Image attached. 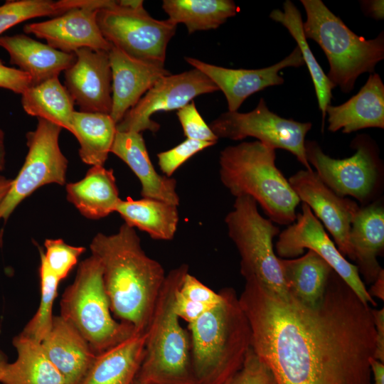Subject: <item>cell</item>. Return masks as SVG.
<instances>
[{"label":"cell","instance_id":"34","mask_svg":"<svg viewBox=\"0 0 384 384\" xmlns=\"http://www.w3.org/2000/svg\"><path fill=\"white\" fill-rule=\"evenodd\" d=\"M221 299L220 292H215L187 272L175 294L174 311L189 324L218 304Z\"/></svg>","mask_w":384,"mask_h":384},{"label":"cell","instance_id":"39","mask_svg":"<svg viewBox=\"0 0 384 384\" xmlns=\"http://www.w3.org/2000/svg\"><path fill=\"white\" fill-rule=\"evenodd\" d=\"M176 114L186 139L217 143L218 138L203 120L193 100L178 110Z\"/></svg>","mask_w":384,"mask_h":384},{"label":"cell","instance_id":"2","mask_svg":"<svg viewBox=\"0 0 384 384\" xmlns=\"http://www.w3.org/2000/svg\"><path fill=\"white\" fill-rule=\"evenodd\" d=\"M90 247L101 265L112 314L145 332L165 281L162 265L145 253L134 228L126 223L115 234L97 233Z\"/></svg>","mask_w":384,"mask_h":384},{"label":"cell","instance_id":"24","mask_svg":"<svg viewBox=\"0 0 384 384\" xmlns=\"http://www.w3.org/2000/svg\"><path fill=\"white\" fill-rule=\"evenodd\" d=\"M0 47L9 53L11 64L31 78L33 85L58 77L75 60V53L60 51L24 34L0 36Z\"/></svg>","mask_w":384,"mask_h":384},{"label":"cell","instance_id":"48","mask_svg":"<svg viewBox=\"0 0 384 384\" xmlns=\"http://www.w3.org/2000/svg\"><path fill=\"white\" fill-rule=\"evenodd\" d=\"M6 362H7L6 356L1 351H0V370H1V367H2V366Z\"/></svg>","mask_w":384,"mask_h":384},{"label":"cell","instance_id":"33","mask_svg":"<svg viewBox=\"0 0 384 384\" xmlns=\"http://www.w3.org/2000/svg\"><path fill=\"white\" fill-rule=\"evenodd\" d=\"M283 9L284 11L280 9L272 10L270 14V18L284 26L297 43L304 64L308 68L314 83L319 108L322 114L323 129L324 119L326 116V110L327 106L331 105L332 90L334 89L335 86L328 79L311 50L304 33L303 21L297 7L292 1L286 0L283 4Z\"/></svg>","mask_w":384,"mask_h":384},{"label":"cell","instance_id":"8","mask_svg":"<svg viewBox=\"0 0 384 384\" xmlns=\"http://www.w3.org/2000/svg\"><path fill=\"white\" fill-rule=\"evenodd\" d=\"M225 223L240 255V273L245 279H254L271 292L288 297L279 257L273 250V239L279 228L260 213L257 203L248 196L235 198Z\"/></svg>","mask_w":384,"mask_h":384},{"label":"cell","instance_id":"49","mask_svg":"<svg viewBox=\"0 0 384 384\" xmlns=\"http://www.w3.org/2000/svg\"><path fill=\"white\" fill-rule=\"evenodd\" d=\"M4 229L3 228H1L0 229V247L2 246L3 245V241H4Z\"/></svg>","mask_w":384,"mask_h":384},{"label":"cell","instance_id":"35","mask_svg":"<svg viewBox=\"0 0 384 384\" xmlns=\"http://www.w3.org/2000/svg\"><path fill=\"white\" fill-rule=\"evenodd\" d=\"M39 274L41 280L39 306L20 334L41 343L52 326L54 317L53 306L60 281L51 273L41 257Z\"/></svg>","mask_w":384,"mask_h":384},{"label":"cell","instance_id":"3","mask_svg":"<svg viewBox=\"0 0 384 384\" xmlns=\"http://www.w3.org/2000/svg\"><path fill=\"white\" fill-rule=\"evenodd\" d=\"M219 292L220 302L188 324L196 384H230L251 347V331L234 289Z\"/></svg>","mask_w":384,"mask_h":384},{"label":"cell","instance_id":"22","mask_svg":"<svg viewBox=\"0 0 384 384\" xmlns=\"http://www.w3.org/2000/svg\"><path fill=\"white\" fill-rule=\"evenodd\" d=\"M328 129L349 134L366 128H384V84L378 73L370 75L359 92L344 103L328 105Z\"/></svg>","mask_w":384,"mask_h":384},{"label":"cell","instance_id":"37","mask_svg":"<svg viewBox=\"0 0 384 384\" xmlns=\"http://www.w3.org/2000/svg\"><path fill=\"white\" fill-rule=\"evenodd\" d=\"M44 246L46 252L41 250V257L51 273L60 281L68 277L80 256L85 251V247L70 245L62 239H46Z\"/></svg>","mask_w":384,"mask_h":384},{"label":"cell","instance_id":"7","mask_svg":"<svg viewBox=\"0 0 384 384\" xmlns=\"http://www.w3.org/2000/svg\"><path fill=\"white\" fill-rule=\"evenodd\" d=\"M60 305V316L82 336L96 353L137 332L131 325L117 321L112 316L102 267L93 255L79 264L75 279L64 290Z\"/></svg>","mask_w":384,"mask_h":384},{"label":"cell","instance_id":"11","mask_svg":"<svg viewBox=\"0 0 384 384\" xmlns=\"http://www.w3.org/2000/svg\"><path fill=\"white\" fill-rule=\"evenodd\" d=\"M209 127L218 139L238 141L250 137L274 149H284L294 155L306 170H312L305 152V137L311 123L277 115L269 110L263 98L253 110L245 113L225 112Z\"/></svg>","mask_w":384,"mask_h":384},{"label":"cell","instance_id":"6","mask_svg":"<svg viewBox=\"0 0 384 384\" xmlns=\"http://www.w3.org/2000/svg\"><path fill=\"white\" fill-rule=\"evenodd\" d=\"M306 14V38L314 41L329 63L328 79L344 93L350 92L363 73H373L384 58V32L367 40L356 35L321 0H301Z\"/></svg>","mask_w":384,"mask_h":384},{"label":"cell","instance_id":"20","mask_svg":"<svg viewBox=\"0 0 384 384\" xmlns=\"http://www.w3.org/2000/svg\"><path fill=\"white\" fill-rule=\"evenodd\" d=\"M41 344L65 384H80L97 355L82 336L60 316H54Z\"/></svg>","mask_w":384,"mask_h":384},{"label":"cell","instance_id":"10","mask_svg":"<svg viewBox=\"0 0 384 384\" xmlns=\"http://www.w3.org/2000/svg\"><path fill=\"white\" fill-rule=\"evenodd\" d=\"M61 130L58 125L38 118L36 129L26 134L28 151L0 203V220L6 222L16 208L38 188L49 183L65 184L68 161L59 146Z\"/></svg>","mask_w":384,"mask_h":384},{"label":"cell","instance_id":"36","mask_svg":"<svg viewBox=\"0 0 384 384\" xmlns=\"http://www.w3.org/2000/svg\"><path fill=\"white\" fill-rule=\"evenodd\" d=\"M66 11L65 0L7 1L0 6V36L26 20L41 16H57Z\"/></svg>","mask_w":384,"mask_h":384},{"label":"cell","instance_id":"25","mask_svg":"<svg viewBox=\"0 0 384 384\" xmlns=\"http://www.w3.org/2000/svg\"><path fill=\"white\" fill-rule=\"evenodd\" d=\"M145 340L146 331H137L97 353L80 384H132L144 358Z\"/></svg>","mask_w":384,"mask_h":384},{"label":"cell","instance_id":"44","mask_svg":"<svg viewBox=\"0 0 384 384\" xmlns=\"http://www.w3.org/2000/svg\"><path fill=\"white\" fill-rule=\"evenodd\" d=\"M370 366L373 376V383L371 384H384V363L372 357L370 358Z\"/></svg>","mask_w":384,"mask_h":384},{"label":"cell","instance_id":"13","mask_svg":"<svg viewBox=\"0 0 384 384\" xmlns=\"http://www.w3.org/2000/svg\"><path fill=\"white\" fill-rule=\"evenodd\" d=\"M312 250L323 258L363 302L376 306L369 294L356 266L348 262L330 239L322 223L308 205L302 203V211L295 221L279 234L276 252L280 258L298 257L304 249Z\"/></svg>","mask_w":384,"mask_h":384},{"label":"cell","instance_id":"5","mask_svg":"<svg viewBox=\"0 0 384 384\" xmlns=\"http://www.w3.org/2000/svg\"><path fill=\"white\" fill-rule=\"evenodd\" d=\"M187 265L166 275L146 331L144 355L135 380L146 384H196L188 331L174 311V298Z\"/></svg>","mask_w":384,"mask_h":384},{"label":"cell","instance_id":"27","mask_svg":"<svg viewBox=\"0 0 384 384\" xmlns=\"http://www.w3.org/2000/svg\"><path fill=\"white\" fill-rule=\"evenodd\" d=\"M17 358L6 362L0 370L3 384H65L64 380L51 363L41 343L20 334L13 339Z\"/></svg>","mask_w":384,"mask_h":384},{"label":"cell","instance_id":"19","mask_svg":"<svg viewBox=\"0 0 384 384\" xmlns=\"http://www.w3.org/2000/svg\"><path fill=\"white\" fill-rule=\"evenodd\" d=\"M108 56L112 100L110 115L117 124L159 80L171 73L164 65L134 59L112 45Z\"/></svg>","mask_w":384,"mask_h":384},{"label":"cell","instance_id":"43","mask_svg":"<svg viewBox=\"0 0 384 384\" xmlns=\"http://www.w3.org/2000/svg\"><path fill=\"white\" fill-rule=\"evenodd\" d=\"M361 4L364 12L369 16L382 20L384 18V1L383 0L362 1Z\"/></svg>","mask_w":384,"mask_h":384},{"label":"cell","instance_id":"1","mask_svg":"<svg viewBox=\"0 0 384 384\" xmlns=\"http://www.w3.org/2000/svg\"><path fill=\"white\" fill-rule=\"evenodd\" d=\"M251 347L277 384H371L373 308L333 270L321 301L305 305L245 280L239 297Z\"/></svg>","mask_w":384,"mask_h":384},{"label":"cell","instance_id":"26","mask_svg":"<svg viewBox=\"0 0 384 384\" xmlns=\"http://www.w3.org/2000/svg\"><path fill=\"white\" fill-rule=\"evenodd\" d=\"M66 196L87 218L98 220L115 212L119 191L112 169L93 166L79 181L65 184Z\"/></svg>","mask_w":384,"mask_h":384},{"label":"cell","instance_id":"23","mask_svg":"<svg viewBox=\"0 0 384 384\" xmlns=\"http://www.w3.org/2000/svg\"><path fill=\"white\" fill-rule=\"evenodd\" d=\"M353 261L367 284L373 283L383 270L378 257L384 248V208L380 202L359 208L350 230Z\"/></svg>","mask_w":384,"mask_h":384},{"label":"cell","instance_id":"16","mask_svg":"<svg viewBox=\"0 0 384 384\" xmlns=\"http://www.w3.org/2000/svg\"><path fill=\"white\" fill-rule=\"evenodd\" d=\"M288 181L300 201L309 206L331 233L342 255L353 260L349 234L352 221L360 208L357 203L337 195L313 170H300Z\"/></svg>","mask_w":384,"mask_h":384},{"label":"cell","instance_id":"28","mask_svg":"<svg viewBox=\"0 0 384 384\" xmlns=\"http://www.w3.org/2000/svg\"><path fill=\"white\" fill-rule=\"evenodd\" d=\"M279 262L289 294L305 305L317 304L333 271L331 266L310 250L294 259L279 257Z\"/></svg>","mask_w":384,"mask_h":384},{"label":"cell","instance_id":"9","mask_svg":"<svg viewBox=\"0 0 384 384\" xmlns=\"http://www.w3.org/2000/svg\"><path fill=\"white\" fill-rule=\"evenodd\" d=\"M97 21L104 38L127 55L164 65L167 45L177 27L170 19H155L143 6H129L120 0L99 10Z\"/></svg>","mask_w":384,"mask_h":384},{"label":"cell","instance_id":"42","mask_svg":"<svg viewBox=\"0 0 384 384\" xmlns=\"http://www.w3.org/2000/svg\"><path fill=\"white\" fill-rule=\"evenodd\" d=\"M376 330L375 350L373 358L384 363V308L372 309Z\"/></svg>","mask_w":384,"mask_h":384},{"label":"cell","instance_id":"45","mask_svg":"<svg viewBox=\"0 0 384 384\" xmlns=\"http://www.w3.org/2000/svg\"><path fill=\"white\" fill-rule=\"evenodd\" d=\"M369 294L373 297L375 296L377 298L383 300L384 299V272L381 270L379 275L373 282V284L368 291Z\"/></svg>","mask_w":384,"mask_h":384},{"label":"cell","instance_id":"17","mask_svg":"<svg viewBox=\"0 0 384 384\" xmlns=\"http://www.w3.org/2000/svg\"><path fill=\"white\" fill-rule=\"evenodd\" d=\"M64 71V86L79 111L110 114L112 71L108 52L82 48Z\"/></svg>","mask_w":384,"mask_h":384},{"label":"cell","instance_id":"15","mask_svg":"<svg viewBox=\"0 0 384 384\" xmlns=\"http://www.w3.org/2000/svg\"><path fill=\"white\" fill-rule=\"evenodd\" d=\"M70 9L45 21L26 24L23 31L46 41L52 48L74 53L82 48L108 52L112 47L97 21L99 10L112 6V0H68Z\"/></svg>","mask_w":384,"mask_h":384},{"label":"cell","instance_id":"18","mask_svg":"<svg viewBox=\"0 0 384 384\" xmlns=\"http://www.w3.org/2000/svg\"><path fill=\"white\" fill-rule=\"evenodd\" d=\"M185 60L207 75L223 92L229 112H237L243 102L252 94L267 87L283 84L284 80L279 75L282 69L305 65L297 46L281 61L260 69L226 68L191 57H186Z\"/></svg>","mask_w":384,"mask_h":384},{"label":"cell","instance_id":"41","mask_svg":"<svg viewBox=\"0 0 384 384\" xmlns=\"http://www.w3.org/2000/svg\"><path fill=\"white\" fill-rule=\"evenodd\" d=\"M32 85V79L27 73L8 67L0 60V87L22 95Z\"/></svg>","mask_w":384,"mask_h":384},{"label":"cell","instance_id":"40","mask_svg":"<svg viewBox=\"0 0 384 384\" xmlns=\"http://www.w3.org/2000/svg\"><path fill=\"white\" fill-rule=\"evenodd\" d=\"M230 384H277V383L270 368L250 347L241 368L235 374Z\"/></svg>","mask_w":384,"mask_h":384},{"label":"cell","instance_id":"4","mask_svg":"<svg viewBox=\"0 0 384 384\" xmlns=\"http://www.w3.org/2000/svg\"><path fill=\"white\" fill-rule=\"evenodd\" d=\"M275 150L257 140L225 147L219 156L220 179L235 198H252L272 222L289 225L300 200L276 166Z\"/></svg>","mask_w":384,"mask_h":384},{"label":"cell","instance_id":"38","mask_svg":"<svg viewBox=\"0 0 384 384\" xmlns=\"http://www.w3.org/2000/svg\"><path fill=\"white\" fill-rule=\"evenodd\" d=\"M215 144L213 142L186 139L174 148L157 154L160 170L164 176L171 177L173 174L191 157Z\"/></svg>","mask_w":384,"mask_h":384},{"label":"cell","instance_id":"12","mask_svg":"<svg viewBox=\"0 0 384 384\" xmlns=\"http://www.w3.org/2000/svg\"><path fill=\"white\" fill-rule=\"evenodd\" d=\"M356 152L338 159L326 155L315 141H306L309 164L321 180L341 197L351 196L363 203L373 193L379 177L378 151L366 136H358L352 143Z\"/></svg>","mask_w":384,"mask_h":384},{"label":"cell","instance_id":"46","mask_svg":"<svg viewBox=\"0 0 384 384\" xmlns=\"http://www.w3.org/2000/svg\"><path fill=\"white\" fill-rule=\"evenodd\" d=\"M13 180L0 175V203L8 193Z\"/></svg>","mask_w":384,"mask_h":384},{"label":"cell","instance_id":"14","mask_svg":"<svg viewBox=\"0 0 384 384\" xmlns=\"http://www.w3.org/2000/svg\"><path fill=\"white\" fill-rule=\"evenodd\" d=\"M219 90L216 85L196 68L169 75L159 80L117 124L118 132H156L160 125L151 117L156 112L178 110L197 96Z\"/></svg>","mask_w":384,"mask_h":384},{"label":"cell","instance_id":"47","mask_svg":"<svg viewBox=\"0 0 384 384\" xmlns=\"http://www.w3.org/2000/svg\"><path fill=\"white\" fill-rule=\"evenodd\" d=\"M5 146H4V132L0 129V171H3L5 169L6 159H5Z\"/></svg>","mask_w":384,"mask_h":384},{"label":"cell","instance_id":"29","mask_svg":"<svg viewBox=\"0 0 384 384\" xmlns=\"http://www.w3.org/2000/svg\"><path fill=\"white\" fill-rule=\"evenodd\" d=\"M132 228L147 233L155 240H171L174 238L179 220L177 206L148 198L120 199L115 209Z\"/></svg>","mask_w":384,"mask_h":384},{"label":"cell","instance_id":"30","mask_svg":"<svg viewBox=\"0 0 384 384\" xmlns=\"http://www.w3.org/2000/svg\"><path fill=\"white\" fill-rule=\"evenodd\" d=\"M117 132V124L110 114L74 111L71 133L79 144V156L86 164L104 166Z\"/></svg>","mask_w":384,"mask_h":384},{"label":"cell","instance_id":"32","mask_svg":"<svg viewBox=\"0 0 384 384\" xmlns=\"http://www.w3.org/2000/svg\"><path fill=\"white\" fill-rule=\"evenodd\" d=\"M162 9L171 21L183 23L188 33L215 29L238 11L231 0H164Z\"/></svg>","mask_w":384,"mask_h":384},{"label":"cell","instance_id":"50","mask_svg":"<svg viewBox=\"0 0 384 384\" xmlns=\"http://www.w3.org/2000/svg\"><path fill=\"white\" fill-rule=\"evenodd\" d=\"M132 384H146V383H139L134 380Z\"/></svg>","mask_w":384,"mask_h":384},{"label":"cell","instance_id":"21","mask_svg":"<svg viewBox=\"0 0 384 384\" xmlns=\"http://www.w3.org/2000/svg\"><path fill=\"white\" fill-rule=\"evenodd\" d=\"M110 153L122 159L139 178L143 198L179 205L176 179L156 172L142 133L117 131Z\"/></svg>","mask_w":384,"mask_h":384},{"label":"cell","instance_id":"31","mask_svg":"<svg viewBox=\"0 0 384 384\" xmlns=\"http://www.w3.org/2000/svg\"><path fill=\"white\" fill-rule=\"evenodd\" d=\"M21 104L28 114L48 120L71 132L74 102L58 77L31 85L21 95Z\"/></svg>","mask_w":384,"mask_h":384}]
</instances>
